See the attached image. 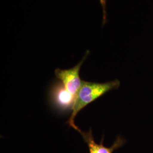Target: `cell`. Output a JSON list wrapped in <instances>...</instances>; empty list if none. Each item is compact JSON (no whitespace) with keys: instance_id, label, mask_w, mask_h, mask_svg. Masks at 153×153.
Returning a JSON list of instances; mask_svg holds the SVG:
<instances>
[{"instance_id":"6da1fadb","label":"cell","mask_w":153,"mask_h":153,"mask_svg":"<svg viewBox=\"0 0 153 153\" xmlns=\"http://www.w3.org/2000/svg\"><path fill=\"white\" fill-rule=\"evenodd\" d=\"M120 82L118 79L105 83L82 81V85L76 94L75 103L69 119L67 121L69 125L77 131L79 128L75 124L74 119L78 113L96 99L109 91L119 88Z\"/></svg>"},{"instance_id":"7a4b0ae2","label":"cell","mask_w":153,"mask_h":153,"mask_svg":"<svg viewBox=\"0 0 153 153\" xmlns=\"http://www.w3.org/2000/svg\"><path fill=\"white\" fill-rule=\"evenodd\" d=\"M89 52L87 51L85 57L76 66L69 69H56L55 76L62 82L66 89L76 97V94L81 87L82 81L79 76V71L83 62L88 57Z\"/></svg>"},{"instance_id":"3957f363","label":"cell","mask_w":153,"mask_h":153,"mask_svg":"<svg viewBox=\"0 0 153 153\" xmlns=\"http://www.w3.org/2000/svg\"><path fill=\"white\" fill-rule=\"evenodd\" d=\"M49 97L53 106L60 112L72 111L76 97L69 93L61 82H56L51 88Z\"/></svg>"},{"instance_id":"277c9868","label":"cell","mask_w":153,"mask_h":153,"mask_svg":"<svg viewBox=\"0 0 153 153\" xmlns=\"http://www.w3.org/2000/svg\"><path fill=\"white\" fill-rule=\"evenodd\" d=\"M77 131L81 134L83 140L87 143L90 153H112L115 150L120 148L126 143V140L123 137L119 136L117 137L111 147L107 148L103 145V137L99 144L95 142L91 129L88 131H83L79 128Z\"/></svg>"},{"instance_id":"5b68a950","label":"cell","mask_w":153,"mask_h":153,"mask_svg":"<svg viewBox=\"0 0 153 153\" xmlns=\"http://www.w3.org/2000/svg\"><path fill=\"white\" fill-rule=\"evenodd\" d=\"M100 4L103 7V19H104V23L105 22V3H106V0H100Z\"/></svg>"}]
</instances>
